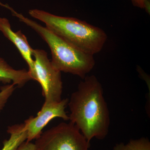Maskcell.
Instances as JSON below:
<instances>
[{
	"label": "cell",
	"mask_w": 150,
	"mask_h": 150,
	"mask_svg": "<svg viewBox=\"0 0 150 150\" xmlns=\"http://www.w3.org/2000/svg\"><path fill=\"white\" fill-rule=\"evenodd\" d=\"M68 105L70 122L74 124L88 142L107 136L110 112L102 85L94 75L85 77L71 95Z\"/></svg>",
	"instance_id": "obj_1"
},
{
	"label": "cell",
	"mask_w": 150,
	"mask_h": 150,
	"mask_svg": "<svg viewBox=\"0 0 150 150\" xmlns=\"http://www.w3.org/2000/svg\"><path fill=\"white\" fill-rule=\"evenodd\" d=\"M30 15L43 22L56 35L87 54L101 51L107 38L104 30L79 19L55 15L41 10H30Z\"/></svg>",
	"instance_id": "obj_2"
},
{
	"label": "cell",
	"mask_w": 150,
	"mask_h": 150,
	"mask_svg": "<svg viewBox=\"0 0 150 150\" xmlns=\"http://www.w3.org/2000/svg\"><path fill=\"white\" fill-rule=\"evenodd\" d=\"M13 16L37 33L49 46L52 55V65L60 71L76 75L83 79L95 65L93 56L70 44L54 33L17 12L10 6L7 7Z\"/></svg>",
	"instance_id": "obj_3"
},
{
	"label": "cell",
	"mask_w": 150,
	"mask_h": 150,
	"mask_svg": "<svg viewBox=\"0 0 150 150\" xmlns=\"http://www.w3.org/2000/svg\"><path fill=\"white\" fill-rule=\"evenodd\" d=\"M36 150H89L90 143L74 124L62 123L36 139Z\"/></svg>",
	"instance_id": "obj_4"
},
{
	"label": "cell",
	"mask_w": 150,
	"mask_h": 150,
	"mask_svg": "<svg viewBox=\"0 0 150 150\" xmlns=\"http://www.w3.org/2000/svg\"><path fill=\"white\" fill-rule=\"evenodd\" d=\"M34 67L37 81L42 87L44 103L59 102L63 91L61 72L56 69L48 59L47 53L42 49H33Z\"/></svg>",
	"instance_id": "obj_5"
},
{
	"label": "cell",
	"mask_w": 150,
	"mask_h": 150,
	"mask_svg": "<svg viewBox=\"0 0 150 150\" xmlns=\"http://www.w3.org/2000/svg\"><path fill=\"white\" fill-rule=\"evenodd\" d=\"M68 102L69 99L65 98L58 102L44 103L37 116H30L25 121L24 128L27 132L26 142H31L37 139L42 134L43 128L54 118H62L66 121L69 120L65 110Z\"/></svg>",
	"instance_id": "obj_6"
},
{
	"label": "cell",
	"mask_w": 150,
	"mask_h": 150,
	"mask_svg": "<svg viewBox=\"0 0 150 150\" xmlns=\"http://www.w3.org/2000/svg\"><path fill=\"white\" fill-rule=\"evenodd\" d=\"M0 31L16 46L28 65V71L33 80L37 81L34 60L32 57L33 49L30 46L26 36L22 33L21 30L14 32L11 29L8 20L5 18L0 17Z\"/></svg>",
	"instance_id": "obj_7"
},
{
	"label": "cell",
	"mask_w": 150,
	"mask_h": 150,
	"mask_svg": "<svg viewBox=\"0 0 150 150\" xmlns=\"http://www.w3.org/2000/svg\"><path fill=\"white\" fill-rule=\"evenodd\" d=\"M30 80L33 79L28 71L25 69H14L0 57V82L4 84H9L12 82L14 85L21 88Z\"/></svg>",
	"instance_id": "obj_8"
},
{
	"label": "cell",
	"mask_w": 150,
	"mask_h": 150,
	"mask_svg": "<svg viewBox=\"0 0 150 150\" xmlns=\"http://www.w3.org/2000/svg\"><path fill=\"white\" fill-rule=\"evenodd\" d=\"M7 131L10 134V137L8 140L4 141L1 150H17L27 139V132L25 129L24 123L8 126Z\"/></svg>",
	"instance_id": "obj_9"
},
{
	"label": "cell",
	"mask_w": 150,
	"mask_h": 150,
	"mask_svg": "<svg viewBox=\"0 0 150 150\" xmlns=\"http://www.w3.org/2000/svg\"><path fill=\"white\" fill-rule=\"evenodd\" d=\"M113 150H150V142L147 138H140L130 140L126 144H116Z\"/></svg>",
	"instance_id": "obj_10"
},
{
	"label": "cell",
	"mask_w": 150,
	"mask_h": 150,
	"mask_svg": "<svg viewBox=\"0 0 150 150\" xmlns=\"http://www.w3.org/2000/svg\"><path fill=\"white\" fill-rule=\"evenodd\" d=\"M13 84L6 85L1 88L0 91V113L5 106L6 103L15 90Z\"/></svg>",
	"instance_id": "obj_11"
},
{
	"label": "cell",
	"mask_w": 150,
	"mask_h": 150,
	"mask_svg": "<svg viewBox=\"0 0 150 150\" xmlns=\"http://www.w3.org/2000/svg\"><path fill=\"white\" fill-rule=\"evenodd\" d=\"M132 4L135 6L142 9H145L148 13H150V0H131Z\"/></svg>",
	"instance_id": "obj_12"
},
{
	"label": "cell",
	"mask_w": 150,
	"mask_h": 150,
	"mask_svg": "<svg viewBox=\"0 0 150 150\" xmlns=\"http://www.w3.org/2000/svg\"><path fill=\"white\" fill-rule=\"evenodd\" d=\"M17 150H36V148L35 144L26 141L23 142Z\"/></svg>",
	"instance_id": "obj_13"
}]
</instances>
